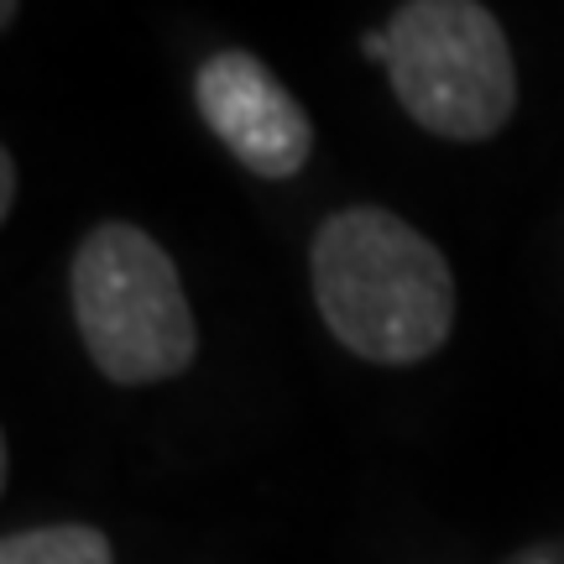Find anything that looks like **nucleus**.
<instances>
[{
	"instance_id": "f257e3e1",
	"label": "nucleus",
	"mask_w": 564,
	"mask_h": 564,
	"mask_svg": "<svg viewBox=\"0 0 564 564\" xmlns=\"http://www.w3.org/2000/svg\"><path fill=\"white\" fill-rule=\"evenodd\" d=\"M314 299L345 350L377 366H413L449 340L455 278L444 251L392 209H340L319 225Z\"/></svg>"
},
{
	"instance_id": "f03ea898",
	"label": "nucleus",
	"mask_w": 564,
	"mask_h": 564,
	"mask_svg": "<svg viewBox=\"0 0 564 564\" xmlns=\"http://www.w3.org/2000/svg\"><path fill=\"white\" fill-rule=\"evenodd\" d=\"M74 319L89 361L121 387L167 382L199 350L173 257L126 220L84 236L74 257Z\"/></svg>"
},
{
	"instance_id": "7ed1b4c3",
	"label": "nucleus",
	"mask_w": 564,
	"mask_h": 564,
	"mask_svg": "<svg viewBox=\"0 0 564 564\" xmlns=\"http://www.w3.org/2000/svg\"><path fill=\"white\" fill-rule=\"evenodd\" d=\"M387 74L423 131L497 137L518 105V63L481 0H408L387 21Z\"/></svg>"
},
{
	"instance_id": "20e7f679",
	"label": "nucleus",
	"mask_w": 564,
	"mask_h": 564,
	"mask_svg": "<svg viewBox=\"0 0 564 564\" xmlns=\"http://www.w3.org/2000/svg\"><path fill=\"white\" fill-rule=\"evenodd\" d=\"M199 116L262 178H293L314 152V126L278 74L251 53H215L194 79Z\"/></svg>"
},
{
	"instance_id": "39448f33",
	"label": "nucleus",
	"mask_w": 564,
	"mask_h": 564,
	"mask_svg": "<svg viewBox=\"0 0 564 564\" xmlns=\"http://www.w3.org/2000/svg\"><path fill=\"white\" fill-rule=\"evenodd\" d=\"M0 564H116V554H110V539L100 528L53 523L11 533L0 544Z\"/></svg>"
},
{
	"instance_id": "423d86ee",
	"label": "nucleus",
	"mask_w": 564,
	"mask_h": 564,
	"mask_svg": "<svg viewBox=\"0 0 564 564\" xmlns=\"http://www.w3.org/2000/svg\"><path fill=\"white\" fill-rule=\"evenodd\" d=\"M17 209V158L0 152V220Z\"/></svg>"
},
{
	"instance_id": "0eeeda50",
	"label": "nucleus",
	"mask_w": 564,
	"mask_h": 564,
	"mask_svg": "<svg viewBox=\"0 0 564 564\" xmlns=\"http://www.w3.org/2000/svg\"><path fill=\"white\" fill-rule=\"evenodd\" d=\"M361 47H366V58L387 63V26H382V32H366V42H361Z\"/></svg>"
},
{
	"instance_id": "6e6552de",
	"label": "nucleus",
	"mask_w": 564,
	"mask_h": 564,
	"mask_svg": "<svg viewBox=\"0 0 564 564\" xmlns=\"http://www.w3.org/2000/svg\"><path fill=\"white\" fill-rule=\"evenodd\" d=\"M17 21V0H0V26H11Z\"/></svg>"
}]
</instances>
